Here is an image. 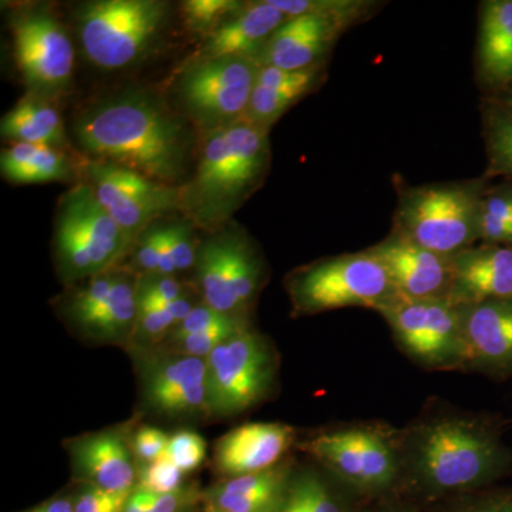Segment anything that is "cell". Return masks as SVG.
<instances>
[{
    "label": "cell",
    "instance_id": "obj_16",
    "mask_svg": "<svg viewBox=\"0 0 512 512\" xmlns=\"http://www.w3.org/2000/svg\"><path fill=\"white\" fill-rule=\"evenodd\" d=\"M464 370L504 379L512 376V298L457 306Z\"/></svg>",
    "mask_w": 512,
    "mask_h": 512
},
{
    "label": "cell",
    "instance_id": "obj_40",
    "mask_svg": "<svg viewBox=\"0 0 512 512\" xmlns=\"http://www.w3.org/2000/svg\"><path fill=\"white\" fill-rule=\"evenodd\" d=\"M164 235L165 227L153 224L134 241L133 261L140 275L157 274Z\"/></svg>",
    "mask_w": 512,
    "mask_h": 512
},
{
    "label": "cell",
    "instance_id": "obj_15",
    "mask_svg": "<svg viewBox=\"0 0 512 512\" xmlns=\"http://www.w3.org/2000/svg\"><path fill=\"white\" fill-rule=\"evenodd\" d=\"M83 171L101 205L134 241L160 218L181 212L180 187L89 158L83 163Z\"/></svg>",
    "mask_w": 512,
    "mask_h": 512
},
{
    "label": "cell",
    "instance_id": "obj_23",
    "mask_svg": "<svg viewBox=\"0 0 512 512\" xmlns=\"http://www.w3.org/2000/svg\"><path fill=\"white\" fill-rule=\"evenodd\" d=\"M323 77L325 63L295 72L274 66L259 67L245 119L269 130L299 100L315 92Z\"/></svg>",
    "mask_w": 512,
    "mask_h": 512
},
{
    "label": "cell",
    "instance_id": "obj_35",
    "mask_svg": "<svg viewBox=\"0 0 512 512\" xmlns=\"http://www.w3.org/2000/svg\"><path fill=\"white\" fill-rule=\"evenodd\" d=\"M247 3L237 0H187L181 6L185 28L208 37L227 20L234 18Z\"/></svg>",
    "mask_w": 512,
    "mask_h": 512
},
{
    "label": "cell",
    "instance_id": "obj_21",
    "mask_svg": "<svg viewBox=\"0 0 512 512\" xmlns=\"http://www.w3.org/2000/svg\"><path fill=\"white\" fill-rule=\"evenodd\" d=\"M453 305H471L491 299L512 298V248L474 245L451 258Z\"/></svg>",
    "mask_w": 512,
    "mask_h": 512
},
{
    "label": "cell",
    "instance_id": "obj_32",
    "mask_svg": "<svg viewBox=\"0 0 512 512\" xmlns=\"http://www.w3.org/2000/svg\"><path fill=\"white\" fill-rule=\"evenodd\" d=\"M275 8L288 18L302 15H322L355 25L360 19L369 16L375 3L362 0H271Z\"/></svg>",
    "mask_w": 512,
    "mask_h": 512
},
{
    "label": "cell",
    "instance_id": "obj_48",
    "mask_svg": "<svg viewBox=\"0 0 512 512\" xmlns=\"http://www.w3.org/2000/svg\"><path fill=\"white\" fill-rule=\"evenodd\" d=\"M366 512H414L410 510L406 505L400 504H382L377 505V507H373L372 510H367Z\"/></svg>",
    "mask_w": 512,
    "mask_h": 512
},
{
    "label": "cell",
    "instance_id": "obj_7",
    "mask_svg": "<svg viewBox=\"0 0 512 512\" xmlns=\"http://www.w3.org/2000/svg\"><path fill=\"white\" fill-rule=\"evenodd\" d=\"M55 222L57 268L64 282L113 271L133 248L134 239L111 218L86 181L60 198Z\"/></svg>",
    "mask_w": 512,
    "mask_h": 512
},
{
    "label": "cell",
    "instance_id": "obj_27",
    "mask_svg": "<svg viewBox=\"0 0 512 512\" xmlns=\"http://www.w3.org/2000/svg\"><path fill=\"white\" fill-rule=\"evenodd\" d=\"M73 165L66 151L42 144L12 143L0 156L3 178L13 184L70 181Z\"/></svg>",
    "mask_w": 512,
    "mask_h": 512
},
{
    "label": "cell",
    "instance_id": "obj_29",
    "mask_svg": "<svg viewBox=\"0 0 512 512\" xmlns=\"http://www.w3.org/2000/svg\"><path fill=\"white\" fill-rule=\"evenodd\" d=\"M355 498L323 468H298L292 471L279 512H353Z\"/></svg>",
    "mask_w": 512,
    "mask_h": 512
},
{
    "label": "cell",
    "instance_id": "obj_14",
    "mask_svg": "<svg viewBox=\"0 0 512 512\" xmlns=\"http://www.w3.org/2000/svg\"><path fill=\"white\" fill-rule=\"evenodd\" d=\"M136 349L140 394L146 409L164 419L210 417L205 359L148 346Z\"/></svg>",
    "mask_w": 512,
    "mask_h": 512
},
{
    "label": "cell",
    "instance_id": "obj_38",
    "mask_svg": "<svg viewBox=\"0 0 512 512\" xmlns=\"http://www.w3.org/2000/svg\"><path fill=\"white\" fill-rule=\"evenodd\" d=\"M184 476V471L163 457L153 463L138 464L137 484L134 490L153 494L173 493L184 487Z\"/></svg>",
    "mask_w": 512,
    "mask_h": 512
},
{
    "label": "cell",
    "instance_id": "obj_36",
    "mask_svg": "<svg viewBox=\"0 0 512 512\" xmlns=\"http://www.w3.org/2000/svg\"><path fill=\"white\" fill-rule=\"evenodd\" d=\"M249 328L251 326H249L248 319L239 318L218 326V328L202 330V332L192 333V335L183 336V338L167 340L168 348L164 349L181 353V355L207 359L225 340Z\"/></svg>",
    "mask_w": 512,
    "mask_h": 512
},
{
    "label": "cell",
    "instance_id": "obj_11",
    "mask_svg": "<svg viewBox=\"0 0 512 512\" xmlns=\"http://www.w3.org/2000/svg\"><path fill=\"white\" fill-rule=\"evenodd\" d=\"M198 288L215 311L247 318L265 282V264L244 231L220 229L198 247Z\"/></svg>",
    "mask_w": 512,
    "mask_h": 512
},
{
    "label": "cell",
    "instance_id": "obj_18",
    "mask_svg": "<svg viewBox=\"0 0 512 512\" xmlns=\"http://www.w3.org/2000/svg\"><path fill=\"white\" fill-rule=\"evenodd\" d=\"M73 474L83 485L109 493H130L136 488L138 464L133 441L121 429L86 434L67 443Z\"/></svg>",
    "mask_w": 512,
    "mask_h": 512
},
{
    "label": "cell",
    "instance_id": "obj_49",
    "mask_svg": "<svg viewBox=\"0 0 512 512\" xmlns=\"http://www.w3.org/2000/svg\"><path fill=\"white\" fill-rule=\"evenodd\" d=\"M205 512H224V511L218 510V508L212 507V505L207 504V507H205Z\"/></svg>",
    "mask_w": 512,
    "mask_h": 512
},
{
    "label": "cell",
    "instance_id": "obj_46",
    "mask_svg": "<svg viewBox=\"0 0 512 512\" xmlns=\"http://www.w3.org/2000/svg\"><path fill=\"white\" fill-rule=\"evenodd\" d=\"M121 512H153L150 505V493L133 490V493L128 495Z\"/></svg>",
    "mask_w": 512,
    "mask_h": 512
},
{
    "label": "cell",
    "instance_id": "obj_34",
    "mask_svg": "<svg viewBox=\"0 0 512 512\" xmlns=\"http://www.w3.org/2000/svg\"><path fill=\"white\" fill-rule=\"evenodd\" d=\"M117 271L104 272V274L90 278L89 282L70 296L64 315L77 330L83 328L97 312L109 301Z\"/></svg>",
    "mask_w": 512,
    "mask_h": 512
},
{
    "label": "cell",
    "instance_id": "obj_9",
    "mask_svg": "<svg viewBox=\"0 0 512 512\" xmlns=\"http://www.w3.org/2000/svg\"><path fill=\"white\" fill-rule=\"evenodd\" d=\"M207 362L210 417H231L264 402L278 375L279 360L268 338L249 328L225 340Z\"/></svg>",
    "mask_w": 512,
    "mask_h": 512
},
{
    "label": "cell",
    "instance_id": "obj_8",
    "mask_svg": "<svg viewBox=\"0 0 512 512\" xmlns=\"http://www.w3.org/2000/svg\"><path fill=\"white\" fill-rule=\"evenodd\" d=\"M170 5L163 0H96L76 13L87 59L104 70H120L146 59L163 36Z\"/></svg>",
    "mask_w": 512,
    "mask_h": 512
},
{
    "label": "cell",
    "instance_id": "obj_30",
    "mask_svg": "<svg viewBox=\"0 0 512 512\" xmlns=\"http://www.w3.org/2000/svg\"><path fill=\"white\" fill-rule=\"evenodd\" d=\"M512 183L487 188L481 200V244L512 248L511 225Z\"/></svg>",
    "mask_w": 512,
    "mask_h": 512
},
{
    "label": "cell",
    "instance_id": "obj_52",
    "mask_svg": "<svg viewBox=\"0 0 512 512\" xmlns=\"http://www.w3.org/2000/svg\"><path fill=\"white\" fill-rule=\"evenodd\" d=\"M511 225H512V195H511Z\"/></svg>",
    "mask_w": 512,
    "mask_h": 512
},
{
    "label": "cell",
    "instance_id": "obj_51",
    "mask_svg": "<svg viewBox=\"0 0 512 512\" xmlns=\"http://www.w3.org/2000/svg\"><path fill=\"white\" fill-rule=\"evenodd\" d=\"M183 512H197V510H195V507H191V508H188V510H185Z\"/></svg>",
    "mask_w": 512,
    "mask_h": 512
},
{
    "label": "cell",
    "instance_id": "obj_39",
    "mask_svg": "<svg viewBox=\"0 0 512 512\" xmlns=\"http://www.w3.org/2000/svg\"><path fill=\"white\" fill-rule=\"evenodd\" d=\"M205 441L194 431H178L168 441L165 458L184 471L185 474L200 467L205 458Z\"/></svg>",
    "mask_w": 512,
    "mask_h": 512
},
{
    "label": "cell",
    "instance_id": "obj_37",
    "mask_svg": "<svg viewBox=\"0 0 512 512\" xmlns=\"http://www.w3.org/2000/svg\"><path fill=\"white\" fill-rule=\"evenodd\" d=\"M187 295L183 284L173 275L147 274L137 276L138 312L164 308Z\"/></svg>",
    "mask_w": 512,
    "mask_h": 512
},
{
    "label": "cell",
    "instance_id": "obj_12",
    "mask_svg": "<svg viewBox=\"0 0 512 512\" xmlns=\"http://www.w3.org/2000/svg\"><path fill=\"white\" fill-rule=\"evenodd\" d=\"M394 342L427 370H464L460 313L447 298H399L379 312Z\"/></svg>",
    "mask_w": 512,
    "mask_h": 512
},
{
    "label": "cell",
    "instance_id": "obj_22",
    "mask_svg": "<svg viewBox=\"0 0 512 512\" xmlns=\"http://www.w3.org/2000/svg\"><path fill=\"white\" fill-rule=\"evenodd\" d=\"M288 19L271 0L247 3L245 8L205 37L200 59L247 57L259 63L269 39Z\"/></svg>",
    "mask_w": 512,
    "mask_h": 512
},
{
    "label": "cell",
    "instance_id": "obj_45",
    "mask_svg": "<svg viewBox=\"0 0 512 512\" xmlns=\"http://www.w3.org/2000/svg\"><path fill=\"white\" fill-rule=\"evenodd\" d=\"M460 512H512V491L487 495Z\"/></svg>",
    "mask_w": 512,
    "mask_h": 512
},
{
    "label": "cell",
    "instance_id": "obj_13",
    "mask_svg": "<svg viewBox=\"0 0 512 512\" xmlns=\"http://www.w3.org/2000/svg\"><path fill=\"white\" fill-rule=\"evenodd\" d=\"M15 56L29 94L49 101L72 84L74 49L59 19L43 6H29L12 16Z\"/></svg>",
    "mask_w": 512,
    "mask_h": 512
},
{
    "label": "cell",
    "instance_id": "obj_19",
    "mask_svg": "<svg viewBox=\"0 0 512 512\" xmlns=\"http://www.w3.org/2000/svg\"><path fill=\"white\" fill-rule=\"evenodd\" d=\"M349 28L348 23L329 16L288 18L269 39L259 64L295 72L326 63V55Z\"/></svg>",
    "mask_w": 512,
    "mask_h": 512
},
{
    "label": "cell",
    "instance_id": "obj_25",
    "mask_svg": "<svg viewBox=\"0 0 512 512\" xmlns=\"http://www.w3.org/2000/svg\"><path fill=\"white\" fill-rule=\"evenodd\" d=\"M478 66L491 86L512 83V0H491L481 6Z\"/></svg>",
    "mask_w": 512,
    "mask_h": 512
},
{
    "label": "cell",
    "instance_id": "obj_1",
    "mask_svg": "<svg viewBox=\"0 0 512 512\" xmlns=\"http://www.w3.org/2000/svg\"><path fill=\"white\" fill-rule=\"evenodd\" d=\"M192 127L153 90L131 86L84 107L72 131L89 160L183 187L195 167L197 138Z\"/></svg>",
    "mask_w": 512,
    "mask_h": 512
},
{
    "label": "cell",
    "instance_id": "obj_44",
    "mask_svg": "<svg viewBox=\"0 0 512 512\" xmlns=\"http://www.w3.org/2000/svg\"><path fill=\"white\" fill-rule=\"evenodd\" d=\"M170 437L156 427H141L133 439L137 464L153 463L165 456Z\"/></svg>",
    "mask_w": 512,
    "mask_h": 512
},
{
    "label": "cell",
    "instance_id": "obj_26",
    "mask_svg": "<svg viewBox=\"0 0 512 512\" xmlns=\"http://www.w3.org/2000/svg\"><path fill=\"white\" fill-rule=\"evenodd\" d=\"M0 134L12 143L42 144L60 150L70 146L62 117L52 101L32 94L3 116Z\"/></svg>",
    "mask_w": 512,
    "mask_h": 512
},
{
    "label": "cell",
    "instance_id": "obj_47",
    "mask_svg": "<svg viewBox=\"0 0 512 512\" xmlns=\"http://www.w3.org/2000/svg\"><path fill=\"white\" fill-rule=\"evenodd\" d=\"M25 512H74V503L72 498H53Z\"/></svg>",
    "mask_w": 512,
    "mask_h": 512
},
{
    "label": "cell",
    "instance_id": "obj_43",
    "mask_svg": "<svg viewBox=\"0 0 512 512\" xmlns=\"http://www.w3.org/2000/svg\"><path fill=\"white\" fill-rule=\"evenodd\" d=\"M133 493H109L92 485H83L73 498L74 512H121L128 495Z\"/></svg>",
    "mask_w": 512,
    "mask_h": 512
},
{
    "label": "cell",
    "instance_id": "obj_4",
    "mask_svg": "<svg viewBox=\"0 0 512 512\" xmlns=\"http://www.w3.org/2000/svg\"><path fill=\"white\" fill-rule=\"evenodd\" d=\"M296 447L357 498H382L403 485V431L379 423L346 424Z\"/></svg>",
    "mask_w": 512,
    "mask_h": 512
},
{
    "label": "cell",
    "instance_id": "obj_6",
    "mask_svg": "<svg viewBox=\"0 0 512 512\" xmlns=\"http://www.w3.org/2000/svg\"><path fill=\"white\" fill-rule=\"evenodd\" d=\"M293 315H318L343 308L379 313L399 298L384 266L369 251L320 259L286 278Z\"/></svg>",
    "mask_w": 512,
    "mask_h": 512
},
{
    "label": "cell",
    "instance_id": "obj_24",
    "mask_svg": "<svg viewBox=\"0 0 512 512\" xmlns=\"http://www.w3.org/2000/svg\"><path fill=\"white\" fill-rule=\"evenodd\" d=\"M292 471L282 461L261 473L225 478L204 494L205 503L224 512H279Z\"/></svg>",
    "mask_w": 512,
    "mask_h": 512
},
{
    "label": "cell",
    "instance_id": "obj_2",
    "mask_svg": "<svg viewBox=\"0 0 512 512\" xmlns=\"http://www.w3.org/2000/svg\"><path fill=\"white\" fill-rule=\"evenodd\" d=\"M512 471V451L484 417L440 413L403 431V484L429 498L473 493Z\"/></svg>",
    "mask_w": 512,
    "mask_h": 512
},
{
    "label": "cell",
    "instance_id": "obj_42",
    "mask_svg": "<svg viewBox=\"0 0 512 512\" xmlns=\"http://www.w3.org/2000/svg\"><path fill=\"white\" fill-rule=\"evenodd\" d=\"M192 227H194V224L188 221L187 218H185V221L167 225L168 241H170L177 271H187V269L195 266V262H197L198 248L195 247Z\"/></svg>",
    "mask_w": 512,
    "mask_h": 512
},
{
    "label": "cell",
    "instance_id": "obj_50",
    "mask_svg": "<svg viewBox=\"0 0 512 512\" xmlns=\"http://www.w3.org/2000/svg\"><path fill=\"white\" fill-rule=\"evenodd\" d=\"M504 104H505V106H508V107H510V109H512V94H510V96H508V99L504 101Z\"/></svg>",
    "mask_w": 512,
    "mask_h": 512
},
{
    "label": "cell",
    "instance_id": "obj_5",
    "mask_svg": "<svg viewBox=\"0 0 512 512\" xmlns=\"http://www.w3.org/2000/svg\"><path fill=\"white\" fill-rule=\"evenodd\" d=\"M484 180L409 187L399 194L393 232L434 254L453 258L480 238Z\"/></svg>",
    "mask_w": 512,
    "mask_h": 512
},
{
    "label": "cell",
    "instance_id": "obj_41",
    "mask_svg": "<svg viewBox=\"0 0 512 512\" xmlns=\"http://www.w3.org/2000/svg\"><path fill=\"white\" fill-rule=\"evenodd\" d=\"M239 318L241 316L227 315V313L215 311V309L210 308L205 303H201V305H195L192 311L163 340L167 342V340L183 338V336L192 335V333L202 332V330L218 328V326L225 325V323Z\"/></svg>",
    "mask_w": 512,
    "mask_h": 512
},
{
    "label": "cell",
    "instance_id": "obj_33",
    "mask_svg": "<svg viewBox=\"0 0 512 512\" xmlns=\"http://www.w3.org/2000/svg\"><path fill=\"white\" fill-rule=\"evenodd\" d=\"M195 303L190 296L178 299L164 308L151 309V311L138 312L136 329H134L133 342L136 348L151 346L157 340H163L192 311Z\"/></svg>",
    "mask_w": 512,
    "mask_h": 512
},
{
    "label": "cell",
    "instance_id": "obj_10",
    "mask_svg": "<svg viewBox=\"0 0 512 512\" xmlns=\"http://www.w3.org/2000/svg\"><path fill=\"white\" fill-rule=\"evenodd\" d=\"M261 64L247 57L200 59L181 74V114L202 134L245 119Z\"/></svg>",
    "mask_w": 512,
    "mask_h": 512
},
{
    "label": "cell",
    "instance_id": "obj_3",
    "mask_svg": "<svg viewBox=\"0 0 512 512\" xmlns=\"http://www.w3.org/2000/svg\"><path fill=\"white\" fill-rule=\"evenodd\" d=\"M269 165V130L247 119L204 134L194 173L180 187L181 212L197 227L220 231L259 190Z\"/></svg>",
    "mask_w": 512,
    "mask_h": 512
},
{
    "label": "cell",
    "instance_id": "obj_28",
    "mask_svg": "<svg viewBox=\"0 0 512 512\" xmlns=\"http://www.w3.org/2000/svg\"><path fill=\"white\" fill-rule=\"evenodd\" d=\"M138 318L137 276L117 271L109 301L80 329L96 342L126 345L133 342Z\"/></svg>",
    "mask_w": 512,
    "mask_h": 512
},
{
    "label": "cell",
    "instance_id": "obj_20",
    "mask_svg": "<svg viewBox=\"0 0 512 512\" xmlns=\"http://www.w3.org/2000/svg\"><path fill=\"white\" fill-rule=\"evenodd\" d=\"M296 443V431L288 424H244L218 441L215 464L227 478L261 473L279 466Z\"/></svg>",
    "mask_w": 512,
    "mask_h": 512
},
{
    "label": "cell",
    "instance_id": "obj_31",
    "mask_svg": "<svg viewBox=\"0 0 512 512\" xmlns=\"http://www.w3.org/2000/svg\"><path fill=\"white\" fill-rule=\"evenodd\" d=\"M487 177L504 175L512 178V109L500 104L490 107L485 117Z\"/></svg>",
    "mask_w": 512,
    "mask_h": 512
},
{
    "label": "cell",
    "instance_id": "obj_17",
    "mask_svg": "<svg viewBox=\"0 0 512 512\" xmlns=\"http://www.w3.org/2000/svg\"><path fill=\"white\" fill-rule=\"evenodd\" d=\"M367 251L384 266L402 298H447L453 276L451 258L434 254L393 231Z\"/></svg>",
    "mask_w": 512,
    "mask_h": 512
}]
</instances>
